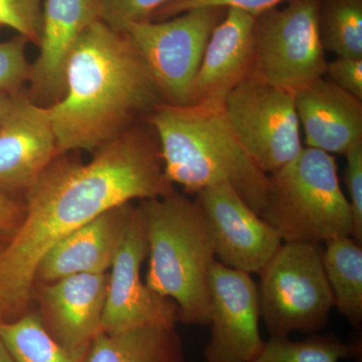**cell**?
Wrapping results in <instances>:
<instances>
[{
    "instance_id": "obj_1",
    "label": "cell",
    "mask_w": 362,
    "mask_h": 362,
    "mask_svg": "<svg viewBox=\"0 0 362 362\" xmlns=\"http://www.w3.org/2000/svg\"><path fill=\"white\" fill-rule=\"evenodd\" d=\"M151 136L131 127L93 152L88 163L58 156L26 190L23 220L0 250L6 321L25 313L37 265L59 240L114 207L175 192Z\"/></svg>"
},
{
    "instance_id": "obj_2",
    "label": "cell",
    "mask_w": 362,
    "mask_h": 362,
    "mask_svg": "<svg viewBox=\"0 0 362 362\" xmlns=\"http://www.w3.org/2000/svg\"><path fill=\"white\" fill-rule=\"evenodd\" d=\"M164 102L148 66L125 32L102 18L71 52L64 96L47 106L59 156L95 152Z\"/></svg>"
},
{
    "instance_id": "obj_3",
    "label": "cell",
    "mask_w": 362,
    "mask_h": 362,
    "mask_svg": "<svg viewBox=\"0 0 362 362\" xmlns=\"http://www.w3.org/2000/svg\"><path fill=\"white\" fill-rule=\"evenodd\" d=\"M158 139L164 173L185 194L230 185L255 213L266 204L269 175L240 144L223 107L161 102L146 115Z\"/></svg>"
},
{
    "instance_id": "obj_4",
    "label": "cell",
    "mask_w": 362,
    "mask_h": 362,
    "mask_svg": "<svg viewBox=\"0 0 362 362\" xmlns=\"http://www.w3.org/2000/svg\"><path fill=\"white\" fill-rule=\"evenodd\" d=\"M148 240L146 285L177 306L178 322L209 325V277L216 258L197 201L171 192L142 201Z\"/></svg>"
},
{
    "instance_id": "obj_5",
    "label": "cell",
    "mask_w": 362,
    "mask_h": 362,
    "mask_svg": "<svg viewBox=\"0 0 362 362\" xmlns=\"http://www.w3.org/2000/svg\"><path fill=\"white\" fill-rule=\"evenodd\" d=\"M261 218L283 243L325 245L354 235V216L338 178L337 159L304 147L280 170L269 175Z\"/></svg>"
},
{
    "instance_id": "obj_6",
    "label": "cell",
    "mask_w": 362,
    "mask_h": 362,
    "mask_svg": "<svg viewBox=\"0 0 362 362\" xmlns=\"http://www.w3.org/2000/svg\"><path fill=\"white\" fill-rule=\"evenodd\" d=\"M322 257L323 245L283 243L259 272V315L270 337L313 334L327 325L334 297Z\"/></svg>"
},
{
    "instance_id": "obj_7",
    "label": "cell",
    "mask_w": 362,
    "mask_h": 362,
    "mask_svg": "<svg viewBox=\"0 0 362 362\" xmlns=\"http://www.w3.org/2000/svg\"><path fill=\"white\" fill-rule=\"evenodd\" d=\"M319 7L320 0H288L256 16L252 77L293 95L325 77Z\"/></svg>"
},
{
    "instance_id": "obj_8",
    "label": "cell",
    "mask_w": 362,
    "mask_h": 362,
    "mask_svg": "<svg viewBox=\"0 0 362 362\" xmlns=\"http://www.w3.org/2000/svg\"><path fill=\"white\" fill-rule=\"evenodd\" d=\"M228 9L199 7L164 21L122 28L141 54L166 103L192 104V87L209 37Z\"/></svg>"
},
{
    "instance_id": "obj_9",
    "label": "cell",
    "mask_w": 362,
    "mask_h": 362,
    "mask_svg": "<svg viewBox=\"0 0 362 362\" xmlns=\"http://www.w3.org/2000/svg\"><path fill=\"white\" fill-rule=\"evenodd\" d=\"M223 111L247 154L266 175L303 150L294 95L251 77L226 97Z\"/></svg>"
},
{
    "instance_id": "obj_10",
    "label": "cell",
    "mask_w": 362,
    "mask_h": 362,
    "mask_svg": "<svg viewBox=\"0 0 362 362\" xmlns=\"http://www.w3.org/2000/svg\"><path fill=\"white\" fill-rule=\"evenodd\" d=\"M148 256V240L140 207L133 209L127 230L108 275L101 331H123L160 326L175 327L177 306L173 300L159 296L143 283L141 266Z\"/></svg>"
},
{
    "instance_id": "obj_11",
    "label": "cell",
    "mask_w": 362,
    "mask_h": 362,
    "mask_svg": "<svg viewBox=\"0 0 362 362\" xmlns=\"http://www.w3.org/2000/svg\"><path fill=\"white\" fill-rule=\"evenodd\" d=\"M195 195L216 261L250 275L263 270L283 244L277 232L226 183Z\"/></svg>"
},
{
    "instance_id": "obj_12",
    "label": "cell",
    "mask_w": 362,
    "mask_h": 362,
    "mask_svg": "<svg viewBox=\"0 0 362 362\" xmlns=\"http://www.w3.org/2000/svg\"><path fill=\"white\" fill-rule=\"evenodd\" d=\"M211 337L204 362H251L263 349L258 286L251 275L216 261L209 277Z\"/></svg>"
},
{
    "instance_id": "obj_13",
    "label": "cell",
    "mask_w": 362,
    "mask_h": 362,
    "mask_svg": "<svg viewBox=\"0 0 362 362\" xmlns=\"http://www.w3.org/2000/svg\"><path fill=\"white\" fill-rule=\"evenodd\" d=\"M108 275L78 274L40 285V319L57 342L85 361L95 337L101 332Z\"/></svg>"
},
{
    "instance_id": "obj_14",
    "label": "cell",
    "mask_w": 362,
    "mask_h": 362,
    "mask_svg": "<svg viewBox=\"0 0 362 362\" xmlns=\"http://www.w3.org/2000/svg\"><path fill=\"white\" fill-rule=\"evenodd\" d=\"M59 156L47 106L16 95L0 124V190H28Z\"/></svg>"
},
{
    "instance_id": "obj_15",
    "label": "cell",
    "mask_w": 362,
    "mask_h": 362,
    "mask_svg": "<svg viewBox=\"0 0 362 362\" xmlns=\"http://www.w3.org/2000/svg\"><path fill=\"white\" fill-rule=\"evenodd\" d=\"M101 18L99 0H44L40 54L30 69L33 102L49 106L66 92V70L81 35Z\"/></svg>"
},
{
    "instance_id": "obj_16",
    "label": "cell",
    "mask_w": 362,
    "mask_h": 362,
    "mask_svg": "<svg viewBox=\"0 0 362 362\" xmlns=\"http://www.w3.org/2000/svg\"><path fill=\"white\" fill-rule=\"evenodd\" d=\"M256 16L228 8L207 42L192 87V104L223 107L228 95L252 77Z\"/></svg>"
},
{
    "instance_id": "obj_17",
    "label": "cell",
    "mask_w": 362,
    "mask_h": 362,
    "mask_svg": "<svg viewBox=\"0 0 362 362\" xmlns=\"http://www.w3.org/2000/svg\"><path fill=\"white\" fill-rule=\"evenodd\" d=\"M133 209L131 202L114 207L59 240L40 259L35 279L51 283L78 274L106 273L115 259Z\"/></svg>"
},
{
    "instance_id": "obj_18",
    "label": "cell",
    "mask_w": 362,
    "mask_h": 362,
    "mask_svg": "<svg viewBox=\"0 0 362 362\" xmlns=\"http://www.w3.org/2000/svg\"><path fill=\"white\" fill-rule=\"evenodd\" d=\"M306 147L345 156L362 143V100L320 78L294 94Z\"/></svg>"
},
{
    "instance_id": "obj_19",
    "label": "cell",
    "mask_w": 362,
    "mask_h": 362,
    "mask_svg": "<svg viewBox=\"0 0 362 362\" xmlns=\"http://www.w3.org/2000/svg\"><path fill=\"white\" fill-rule=\"evenodd\" d=\"M85 362H185L175 327L144 326L119 333H99Z\"/></svg>"
},
{
    "instance_id": "obj_20",
    "label": "cell",
    "mask_w": 362,
    "mask_h": 362,
    "mask_svg": "<svg viewBox=\"0 0 362 362\" xmlns=\"http://www.w3.org/2000/svg\"><path fill=\"white\" fill-rule=\"evenodd\" d=\"M323 266L334 307L356 329L362 324V247L352 237H340L323 247Z\"/></svg>"
},
{
    "instance_id": "obj_21",
    "label": "cell",
    "mask_w": 362,
    "mask_h": 362,
    "mask_svg": "<svg viewBox=\"0 0 362 362\" xmlns=\"http://www.w3.org/2000/svg\"><path fill=\"white\" fill-rule=\"evenodd\" d=\"M0 338L16 362H85L54 340L39 313H25L0 323Z\"/></svg>"
},
{
    "instance_id": "obj_22",
    "label": "cell",
    "mask_w": 362,
    "mask_h": 362,
    "mask_svg": "<svg viewBox=\"0 0 362 362\" xmlns=\"http://www.w3.org/2000/svg\"><path fill=\"white\" fill-rule=\"evenodd\" d=\"M361 345L343 341L334 333H313L302 340L270 337L251 362H340L358 356Z\"/></svg>"
},
{
    "instance_id": "obj_23",
    "label": "cell",
    "mask_w": 362,
    "mask_h": 362,
    "mask_svg": "<svg viewBox=\"0 0 362 362\" xmlns=\"http://www.w3.org/2000/svg\"><path fill=\"white\" fill-rule=\"evenodd\" d=\"M319 30L325 52L362 59V0H320Z\"/></svg>"
},
{
    "instance_id": "obj_24",
    "label": "cell",
    "mask_w": 362,
    "mask_h": 362,
    "mask_svg": "<svg viewBox=\"0 0 362 362\" xmlns=\"http://www.w3.org/2000/svg\"><path fill=\"white\" fill-rule=\"evenodd\" d=\"M28 44V40L20 35L0 42V94H18L30 81L32 65L26 59Z\"/></svg>"
},
{
    "instance_id": "obj_25",
    "label": "cell",
    "mask_w": 362,
    "mask_h": 362,
    "mask_svg": "<svg viewBox=\"0 0 362 362\" xmlns=\"http://www.w3.org/2000/svg\"><path fill=\"white\" fill-rule=\"evenodd\" d=\"M44 0H0V28H13L39 47Z\"/></svg>"
},
{
    "instance_id": "obj_26",
    "label": "cell",
    "mask_w": 362,
    "mask_h": 362,
    "mask_svg": "<svg viewBox=\"0 0 362 362\" xmlns=\"http://www.w3.org/2000/svg\"><path fill=\"white\" fill-rule=\"evenodd\" d=\"M173 0H99L101 18L116 30L128 23L151 21L161 7Z\"/></svg>"
},
{
    "instance_id": "obj_27",
    "label": "cell",
    "mask_w": 362,
    "mask_h": 362,
    "mask_svg": "<svg viewBox=\"0 0 362 362\" xmlns=\"http://www.w3.org/2000/svg\"><path fill=\"white\" fill-rule=\"evenodd\" d=\"M287 1L288 0H173L158 9L152 16L151 21L168 20L190 9L207 6L240 9L254 16H259Z\"/></svg>"
},
{
    "instance_id": "obj_28",
    "label": "cell",
    "mask_w": 362,
    "mask_h": 362,
    "mask_svg": "<svg viewBox=\"0 0 362 362\" xmlns=\"http://www.w3.org/2000/svg\"><path fill=\"white\" fill-rule=\"evenodd\" d=\"M345 183L349 190V204L354 216L352 239L362 244V143L354 145L345 154Z\"/></svg>"
},
{
    "instance_id": "obj_29",
    "label": "cell",
    "mask_w": 362,
    "mask_h": 362,
    "mask_svg": "<svg viewBox=\"0 0 362 362\" xmlns=\"http://www.w3.org/2000/svg\"><path fill=\"white\" fill-rule=\"evenodd\" d=\"M326 75L338 87L362 100V59L337 57L327 64Z\"/></svg>"
},
{
    "instance_id": "obj_30",
    "label": "cell",
    "mask_w": 362,
    "mask_h": 362,
    "mask_svg": "<svg viewBox=\"0 0 362 362\" xmlns=\"http://www.w3.org/2000/svg\"><path fill=\"white\" fill-rule=\"evenodd\" d=\"M25 216V204L7 192L0 190V245H6L13 237Z\"/></svg>"
},
{
    "instance_id": "obj_31",
    "label": "cell",
    "mask_w": 362,
    "mask_h": 362,
    "mask_svg": "<svg viewBox=\"0 0 362 362\" xmlns=\"http://www.w3.org/2000/svg\"><path fill=\"white\" fill-rule=\"evenodd\" d=\"M16 95L0 94V124L13 107Z\"/></svg>"
},
{
    "instance_id": "obj_32",
    "label": "cell",
    "mask_w": 362,
    "mask_h": 362,
    "mask_svg": "<svg viewBox=\"0 0 362 362\" xmlns=\"http://www.w3.org/2000/svg\"><path fill=\"white\" fill-rule=\"evenodd\" d=\"M0 362H16L0 338Z\"/></svg>"
},
{
    "instance_id": "obj_33",
    "label": "cell",
    "mask_w": 362,
    "mask_h": 362,
    "mask_svg": "<svg viewBox=\"0 0 362 362\" xmlns=\"http://www.w3.org/2000/svg\"><path fill=\"white\" fill-rule=\"evenodd\" d=\"M4 321H6V316H4V308H2V304L0 302V323L4 322Z\"/></svg>"
},
{
    "instance_id": "obj_34",
    "label": "cell",
    "mask_w": 362,
    "mask_h": 362,
    "mask_svg": "<svg viewBox=\"0 0 362 362\" xmlns=\"http://www.w3.org/2000/svg\"><path fill=\"white\" fill-rule=\"evenodd\" d=\"M2 247H4V245H0V250L2 249Z\"/></svg>"
}]
</instances>
